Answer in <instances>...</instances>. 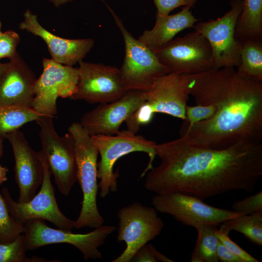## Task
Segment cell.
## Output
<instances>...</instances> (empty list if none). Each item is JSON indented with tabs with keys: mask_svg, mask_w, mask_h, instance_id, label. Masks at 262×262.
Segmentation results:
<instances>
[{
	"mask_svg": "<svg viewBox=\"0 0 262 262\" xmlns=\"http://www.w3.org/2000/svg\"><path fill=\"white\" fill-rule=\"evenodd\" d=\"M155 151L161 163L146 174L144 186L156 194L180 192L203 200L232 191L251 192L262 175L261 142L214 149L180 136L156 144Z\"/></svg>",
	"mask_w": 262,
	"mask_h": 262,
	"instance_id": "6da1fadb",
	"label": "cell"
},
{
	"mask_svg": "<svg viewBox=\"0 0 262 262\" xmlns=\"http://www.w3.org/2000/svg\"><path fill=\"white\" fill-rule=\"evenodd\" d=\"M190 95L197 105H213L214 115L192 125L182 124L180 136L199 146L229 147L262 140V81L241 76L234 67L189 75Z\"/></svg>",
	"mask_w": 262,
	"mask_h": 262,
	"instance_id": "7a4b0ae2",
	"label": "cell"
},
{
	"mask_svg": "<svg viewBox=\"0 0 262 262\" xmlns=\"http://www.w3.org/2000/svg\"><path fill=\"white\" fill-rule=\"evenodd\" d=\"M74 149L76 177L82 189L83 199L79 215L75 220V228L88 227L97 228L104 220L97 206L98 157V150L91 136L80 122H73L68 128Z\"/></svg>",
	"mask_w": 262,
	"mask_h": 262,
	"instance_id": "3957f363",
	"label": "cell"
},
{
	"mask_svg": "<svg viewBox=\"0 0 262 262\" xmlns=\"http://www.w3.org/2000/svg\"><path fill=\"white\" fill-rule=\"evenodd\" d=\"M91 137L100 156V160L98 163L97 176L100 180L98 186L101 198L106 197L110 192L117 190L118 176L114 172V166L121 157L133 152H144L148 154L149 162L141 178L153 167L156 143L142 135H136L127 129L115 135L97 134Z\"/></svg>",
	"mask_w": 262,
	"mask_h": 262,
	"instance_id": "277c9868",
	"label": "cell"
},
{
	"mask_svg": "<svg viewBox=\"0 0 262 262\" xmlns=\"http://www.w3.org/2000/svg\"><path fill=\"white\" fill-rule=\"evenodd\" d=\"M115 24L123 36L125 54L119 69L121 78L128 91L145 92L157 78L169 73L156 54L135 38L127 30L122 20L108 6Z\"/></svg>",
	"mask_w": 262,
	"mask_h": 262,
	"instance_id": "5b68a950",
	"label": "cell"
},
{
	"mask_svg": "<svg viewBox=\"0 0 262 262\" xmlns=\"http://www.w3.org/2000/svg\"><path fill=\"white\" fill-rule=\"evenodd\" d=\"M44 168V176L39 192L29 201H15L8 189L2 190L3 196L11 215L17 222L24 225L29 220L34 219L46 220L53 223L58 229L71 231L75 228V221L66 216L60 210L52 185L51 172L42 150L38 152Z\"/></svg>",
	"mask_w": 262,
	"mask_h": 262,
	"instance_id": "8992f818",
	"label": "cell"
},
{
	"mask_svg": "<svg viewBox=\"0 0 262 262\" xmlns=\"http://www.w3.org/2000/svg\"><path fill=\"white\" fill-rule=\"evenodd\" d=\"M24 226L27 250L48 245L66 243L78 248L85 261L102 258L98 247L105 243L106 239L116 229L113 226L102 225L87 233H73L71 231L51 228L42 220L38 219L28 221Z\"/></svg>",
	"mask_w": 262,
	"mask_h": 262,
	"instance_id": "52a82bcc",
	"label": "cell"
},
{
	"mask_svg": "<svg viewBox=\"0 0 262 262\" xmlns=\"http://www.w3.org/2000/svg\"><path fill=\"white\" fill-rule=\"evenodd\" d=\"M157 212L137 202L118 210L117 239L124 241L126 247L112 262H130L142 246L161 234L164 224Z\"/></svg>",
	"mask_w": 262,
	"mask_h": 262,
	"instance_id": "ba28073f",
	"label": "cell"
},
{
	"mask_svg": "<svg viewBox=\"0 0 262 262\" xmlns=\"http://www.w3.org/2000/svg\"><path fill=\"white\" fill-rule=\"evenodd\" d=\"M155 54L169 73L193 75L214 69L210 45L196 31L172 39Z\"/></svg>",
	"mask_w": 262,
	"mask_h": 262,
	"instance_id": "9c48e42d",
	"label": "cell"
},
{
	"mask_svg": "<svg viewBox=\"0 0 262 262\" xmlns=\"http://www.w3.org/2000/svg\"><path fill=\"white\" fill-rule=\"evenodd\" d=\"M53 118L41 115L36 121L40 127L41 150L59 191L67 196L77 181L74 147L68 134L61 136L57 133Z\"/></svg>",
	"mask_w": 262,
	"mask_h": 262,
	"instance_id": "30bf717a",
	"label": "cell"
},
{
	"mask_svg": "<svg viewBox=\"0 0 262 262\" xmlns=\"http://www.w3.org/2000/svg\"><path fill=\"white\" fill-rule=\"evenodd\" d=\"M230 6L221 17L199 22L194 27L210 44L214 69L235 68L239 64L241 44L235 38V29L243 8L242 0H232Z\"/></svg>",
	"mask_w": 262,
	"mask_h": 262,
	"instance_id": "8fae6325",
	"label": "cell"
},
{
	"mask_svg": "<svg viewBox=\"0 0 262 262\" xmlns=\"http://www.w3.org/2000/svg\"><path fill=\"white\" fill-rule=\"evenodd\" d=\"M151 203L157 212L169 214L181 224L193 228L202 224L217 226L241 214L209 205L197 197L180 192L156 194Z\"/></svg>",
	"mask_w": 262,
	"mask_h": 262,
	"instance_id": "7c38bea8",
	"label": "cell"
},
{
	"mask_svg": "<svg viewBox=\"0 0 262 262\" xmlns=\"http://www.w3.org/2000/svg\"><path fill=\"white\" fill-rule=\"evenodd\" d=\"M43 70L36 79L32 108L41 115L53 117L57 114L59 97L70 98L78 81V68L44 58Z\"/></svg>",
	"mask_w": 262,
	"mask_h": 262,
	"instance_id": "4fadbf2b",
	"label": "cell"
},
{
	"mask_svg": "<svg viewBox=\"0 0 262 262\" xmlns=\"http://www.w3.org/2000/svg\"><path fill=\"white\" fill-rule=\"evenodd\" d=\"M78 63V83L71 98L91 104L106 103L120 98L129 91L119 68L82 60Z\"/></svg>",
	"mask_w": 262,
	"mask_h": 262,
	"instance_id": "5bb4252c",
	"label": "cell"
},
{
	"mask_svg": "<svg viewBox=\"0 0 262 262\" xmlns=\"http://www.w3.org/2000/svg\"><path fill=\"white\" fill-rule=\"evenodd\" d=\"M188 75L169 73L157 78L143 92L144 105L153 114L164 113L184 121L190 95Z\"/></svg>",
	"mask_w": 262,
	"mask_h": 262,
	"instance_id": "9a60e30c",
	"label": "cell"
},
{
	"mask_svg": "<svg viewBox=\"0 0 262 262\" xmlns=\"http://www.w3.org/2000/svg\"><path fill=\"white\" fill-rule=\"evenodd\" d=\"M145 101L143 92L129 91L120 98L100 104L85 113L80 123L90 136L115 135L121 125Z\"/></svg>",
	"mask_w": 262,
	"mask_h": 262,
	"instance_id": "2e32d148",
	"label": "cell"
},
{
	"mask_svg": "<svg viewBox=\"0 0 262 262\" xmlns=\"http://www.w3.org/2000/svg\"><path fill=\"white\" fill-rule=\"evenodd\" d=\"M10 143L15 158V180L19 190L18 202L29 201L41 184L44 168L38 154L31 147L19 130L5 136Z\"/></svg>",
	"mask_w": 262,
	"mask_h": 262,
	"instance_id": "e0dca14e",
	"label": "cell"
},
{
	"mask_svg": "<svg viewBox=\"0 0 262 262\" xmlns=\"http://www.w3.org/2000/svg\"><path fill=\"white\" fill-rule=\"evenodd\" d=\"M19 27L41 38L48 46L51 59L64 65L73 66L82 60L94 44L92 38L70 39L53 34L42 26L37 16L29 9L24 13Z\"/></svg>",
	"mask_w": 262,
	"mask_h": 262,
	"instance_id": "ac0fdd59",
	"label": "cell"
},
{
	"mask_svg": "<svg viewBox=\"0 0 262 262\" xmlns=\"http://www.w3.org/2000/svg\"><path fill=\"white\" fill-rule=\"evenodd\" d=\"M36 79L17 53L0 76V106L32 108Z\"/></svg>",
	"mask_w": 262,
	"mask_h": 262,
	"instance_id": "d6986e66",
	"label": "cell"
},
{
	"mask_svg": "<svg viewBox=\"0 0 262 262\" xmlns=\"http://www.w3.org/2000/svg\"><path fill=\"white\" fill-rule=\"evenodd\" d=\"M191 8L185 6L173 15H156L154 27L145 30L138 39L155 53L179 32L194 27L198 19L193 15Z\"/></svg>",
	"mask_w": 262,
	"mask_h": 262,
	"instance_id": "ffe728a7",
	"label": "cell"
},
{
	"mask_svg": "<svg viewBox=\"0 0 262 262\" xmlns=\"http://www.w3.org/2000/svg\"><path fill=\"white\" fill-rule=\"evenodd\" d=\"M235 38L239 41L262 38V0H242Z\"/></svg>",
	"mask_w": 262,
	"mask_h": 262,
	"instance_id": "44dd1931",
	"label": "cell"
},
{
	"mask_svg": "<svg viewBox=\"0 0 262 262\" xmlns=\"http://www.w3.org/2000/svg\"><path fill=\"white\" fill-rule=\"evenodd\" d=\"M241 44L239 64L236 69L242 76L262 81V39H246Z\"/></svg>",
	"mask_w": 262,
	"mask_h": 262,
	"instance_id": "7402d4cb",
	"label": "cell"
},
{
	"mask_svg": "<svg viewBox=\"0 0 262 262\" xmlns=\"http://www.w3.org/2000/svg\"><path fill=\"white\" fill-rule=\"evenodd\" d=\"M220 231L229 233L235 230L242 233L254 244L262 246V212L250 214H241L221 223Z\"/></svg>",
	"mask_w": 262,
	"mask_h": 262,
	"instance_id": "603a6c76",
	"label": "cell"
},
{
	"mask_svg": "<svg viewBox=\"0 0 262 262\" xmlns=\"http://www.w3.org/2000/svg\"><path fill=\"white\" fill-rule=\"evenodd\" d=\"M217 226L202 224L195 228L197 231L196 246L192 254L191 262H218L216 252L219 240Z\"/></svg>",
	"mask_w": 262,
	"mask_h": 262,
	"instance_id": "cb8c5ba5",
	"label": "cell"
},
{
	"mask_svg": "<svg viewBox=\"0 0 262 262\" xmlns=\"http://www.w3.org/2000/svg\"><path fill=\"white\" fill-rule=\"evenodd\" d=\"M41 116L32 108L0 106V135L5 138L8 133L19 130L30 122L36 121Z\"/></svg>",
	"mask_w": 262,
	"mask_h": 262,
	"instance_id": "d4e9b609",
	"label": "cell"
},
{
	"mask_svg": "<svg viewBox=\"0 0 262 262\" xmlns=\"http://www.w3.org/2000/svg\"><path fill=\"white\" fill-rule=\"evenodd\" d=\"M24 233L19 234L14 240L0 244V262H60L58 260H48L37 256L28 257Z\"/></svg>",
	"mask_w": 262,
	"mask_h": 262,
	"instance_id": "484cf974",
	"label": "cell"
},
{
	"mask_svg": "<svg viewBox=\"0 0 262 262\" xmlns=\"http://www.w3.org/2000/svg\"><path fill=\"white\" fill-rule=\"evenodd\" d=\"M25 231L24 225L10 214L4 197L0 193V244L12 242Z\"/></svg>",
	"mask_w": 262,
	"mask_h": 262,
	"instance_id": "4316f807",
	"label": "cell"
},
{
	"mask_svg": "<svg viewBox=\"0 0 262 262\" xmlns=\"http://www.w3.org/2000/svg\"><path fill=\"white\" fill-rule=\"evenodd\" d=\"M232 211L241 214H250L262 212V191L242 200L234 201Z\"/></svg>",
	"mask_w": 262,
	"mask_h": 262,
	"instance_id": "83f0119b",
	"label": "cell"
},
{
	"mask_svg": "<svg viewBox=\"0 0 262 262\" xmlns=\"http://www.w3.org/2000/svg\"><path fill=\"white\" fill-rule=\"evenodd\" d=\"M215 112V107L213 105H187L185 108V120L183 121V123L190 126L208 119L214 115Z\"/></svg>",
	"mask_w": 262,
	"mask_h": 262,
	"instance_id": "f1b7e54d",
	"label": "cell"
},
{
	"mask_svg": "<svg viewBox=\"0 0 262 262\" xmlns=\"http://www.w3.org/2000/svg\"><path fill=\"white\" fill-rule=\"evenodd\" d=\"M19 41V36L16 32L9 30L2 33L0 37V59L14 58L18 53L16 48Z\"/></svg>",
	"mask_w": 262,
	"mask_h": 262,
	"instance_id": "f546056e",
	"label": "cell"
},
{
	"mask_svg": "<svg viewBox=\"0 0 262 262\" xmlns=\"http://www.w3.org/2000/svg\"><path fill=\"white\" fill-rule=\"evenodd\" d=\"M133 262H173L159 252L151 244H146L135 253L131 261Z\"/></svg>",
	"mask_w": 262,
	"mask_h": 262,
	"instance_id": "4dcf8cb0",
	"label": "cell"
},
{
	"mask_svg": "<svg viewBox=\"0 0 262 262\" xmlns=\"http://www.w3.org/2000/svg\"><path fill=\"white\" fill-rule=\"evenodd\" d=\"M216 234L218 240L231 252L238 257L243 262H260L231 240L229 237V234L217 229Z\"/></svg>",
	"mask_w": 262,
	"mask_h": 262,
	"instance_id": "1f68e13d",
	"label": "cell"
},
{
	"mask_svg": "<svg viewBox=\"0 0 262 262\" xmlns=\"http://www.w3.org/2000/svg\"><path fill=\"white\" fill-rule=\"evenodd\" d=\"M157 10V15H166L181 6H194L196 0H153Z\"/></svg>",
	"mask_w": 262,
	"mask_h": 262,
	"instance_id": "d6a6232c",
	"label": "cell"
},
{
	"mask_svg": "<svg viewBox=\"0 0 262 262\" xmlns=\"http://www.w3.org/2000/svg\"><path fill=\"white\" fill-rule=\"evenodd\" d=\"M216 254L218 261L222 262H243L238 257L231 252L219 240Z\"/></svg>",
	"mask_w": 262,
	"mask_h": 262,
	"instance_id": "836d02e7",
	"label": "cell"
},
{
	"mask_svg": "<svg viewBox=\"0 0 262 262\" xmlns=\"http://www.w3.org/2000/svg\"><path fill=\"white\" fill-rule=\"evenodd\" d=\"M8 171V169L0 164V185L7 180V173Z\"/></svg>",
	"mask_w": 262,
	"mask_h": 262,
	"instance_id": "e575fe53",
	"label": "cell"
},
{
	"mask_svg": "<svg viewBox=\"0 0 262 262\" xmlns=\"http://www.w3.org/2000/svg\"><path fill=\"white\" fill-rule=\"evenodd\" d=\"M55 6H59L72 0H49Z\"/></svg>",
	"mask_w": 262,
	"mask_h": 262,
	"instance_id": "d590c367",
	"label": "cell"
},
{
	"mask_svg": "<svg viewBox=\"0 0 262 262\" xmlns=\"http://www.w3.org/2000/svg\"><path fill=\"white\" fill-rule=\"evenodd\" d=\"M9 66V62L6 63H0V76L7 69Z\"/></svg>",
	"mask_w": 262,
	"mask_h": 262,
	"instance_id": "8d00e7d4",
	"label": "cell"
},
{
	"mask_svg": "<svg viewBox=\"0 0 262 262\" xmlns=\"http://www.w3.org/2000/svg\"><path fill=\"white\" fill-rule=\"evenodd\" d=\"M4 138H5L3 136L0 135V159L1 158V157H2L3 155V139Z\"/></svg>",
	"mask_w": 262,
	"mask_h": 262,
	"instance_id": "74e56055",
	"label": "cell"
},
{
	"mask_svg": "<svg viewBox=\"0 0 262 262\" xmlns=\"http://www.w3.org/2000/svg\"><path fill=\"white\" fill-rule=\"evenodd\" d=\"M1 24L0 21V37L2 33V32L1 31Z\"/></svg>",
	"mask_w": 262,
	"mask_h": 262,
	"instance_id": "f35d334b",
	"label": "cell"
}]
</instances>
